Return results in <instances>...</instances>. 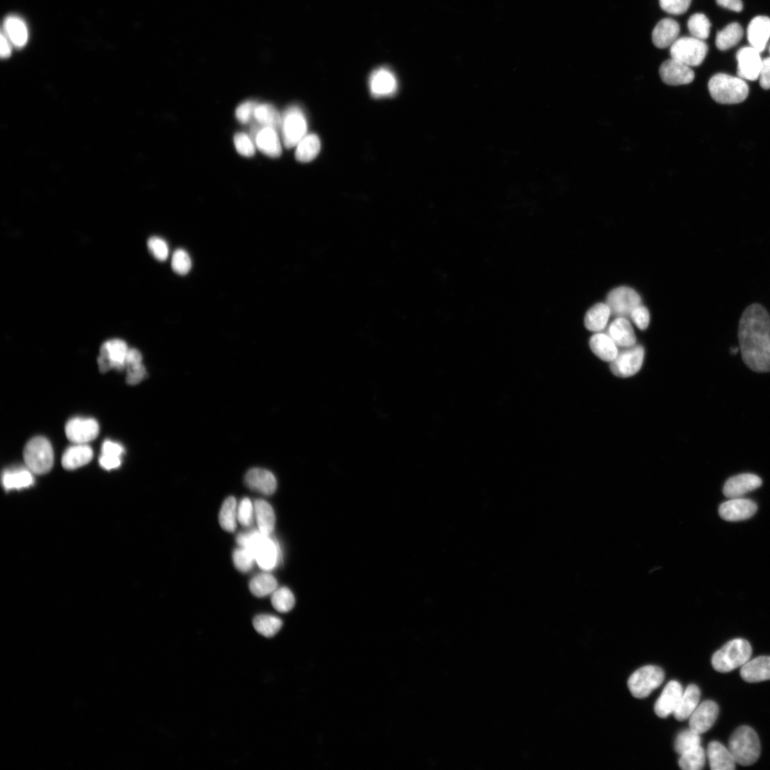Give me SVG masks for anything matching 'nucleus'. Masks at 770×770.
<instances>
[{
	"label": "nucleus",
	"instance_id": "20",
	"mask_svg": "<svg viewBox=\"0 0 770 770\" xmlns=\"http://www.w3.org/2000/svg\"><path fill=\"white\" fill-rule=\"evenodd\" d=\"M762 484L760 478L753 474H742L730 478L725 484L724 493L730 499L740 498L741 496L753 491Z\"/></svg>",
	"mask_w": 770,
	"mask_h": 770
},
{
	"label": "nucleus",
	"instance_id": "56",
	"mask_svg": "<svg viewBox=\"0 0 770 770\" xmlns=\"http://www.w3.org/2000/svg\"><path fill=\"white\" fill-rule=\"evenodd\" d=\"M99 464L107 470L116 469L120 466L121 460L120 457L102 455L99 458Z\"/></svg>",
	"mask_w": 770,
	"mask_h": 770
},
{
	"label": "nucleus",
	"instance_id": "6",
	"mask_svg": "<svg viewBox=\"0 0 770 770\" xmlns=\"http://www.w3.org/2000/svg\"><path fill=\"white\" fill-rule=\"evenodd\" d=\"M24 459L32 473L37 475L48 473L54 464V452L51 442L42 437L32 439L24 447Z\"/></svg>",
	"mask_w": 770,
	"mask_h": 770
},
{
	"label": "nucleus",
	"instance_id": "38",
	"mask_svg": "<svg viewBox=\"0 0 770 770\" xmlns=\"http://www.w3.org/2000/svg\"><path fill=\"white\" fill-rule=\"evenodd\" d=\"M253 624L259 634L265 638H272L280 631L283 622L277 616L263 614L254 619Z\"/></svg>",
	"mask_w": 770,
	"mask_h": 770
},
{
	"label": "nucleus",
	"instance_id": "18",
	"mask_svg": "<svg viewBox=\"0 0 770 770\" xmlns=\"http://www.w3.org/2000/svg\"><path fill=\"white\" fill-rule=\"evenodd\" d=\"M718 714L719 708L714 701H704L690 717V728L699 735L705 733L712 727Z\"/></svg>",
	"mask_w": 770,
	"mask_h": 770
},
{
	"label": "nucleus",
	"instance_id": "14",
	"mask_svg": "<svg viewBox=\"0 0 770 770\" xmlns=\"http://www.w3.org/2000/svg\"><path fill=\"white\" fill-rule=\"evenodd\" d=\"M738 77L744 80L756 81L760 78L762 60L760 53L752 46H744L737 54Z\"/></svg>",
	"mask_w": 770,
	"mask_h": 770
},
{
	"label": "nucleus",
	"instance_id": "61",
	"mask_svg": "<svg viewBox=\"0 0 770 770\" xmlns=\"http://www.w3.org/2000/svg\"><path fill=\"white\" fill-rule=\"evenodd\" d=\"M769 53H770V46H769Z\"/></svg>",
	"mask_w": 770,
	"mask_h": 770
},
{
	"label": "nucleus",
	"instance_id": "45",
	"mask_svg": "<svg viewBox=\"0 0 770 770\" xmlns=\"http://www.w3.org/2000/svg\"><path fill=\"white\" fill-rule=\"evenodd\" d=\"M171 267L179 275L188 274L192 268V261L189 254L184 250H177L173 254Z\"/></svg>",
	"mask_w": 770,
	"mask_h": 770
},
{
	"label": "nucleus",
	"instance_id": "3",
	"mask_svg": "<svg viewBox=\"0 0 770 770\" xmlns=\"http://www.w3.org/2000/svg\"><path fill=\"white\" fill-rule=\"evenodd\" d=\"M708 89L714 100L722 105L742 103L749 94L745 80L724 73H717L710 80Z\"/></svg>",
	"mask_w": 770,
	"mask_h": 770
},
{
	"label": "nucleus",
	"instance_id": "40",
	"mask_svg": "<svg viewBox=\"0 0 770 770\" xmlns=\"http://www.w3.org/2000/svg\"><path fill=\"white\" fill-rule=\"evenodd\" d=\"M278 587V582L274 577L268 574H261L256 576L250 582L251 592L258 598L274 592Z\"/></svg>",
	"mask_w": 770,
	"mask_h": 770
},
{
	"label": "nucleus",
	"instance_id": "37",
	"mask_svg": "<svg viewBox=\"0 0 770 770\" xmlns=\"http://www.w3.org/2000/svg\"><path fill=\"white\" fill-rule=\"evenodd\" d=\"M238 509L236 500L233 496L226 500L219 513V523L221 528L228 532H234L237 527Z\"/></svg>",
	"mask_w": 770,
	"mask_h": 770
},
{
	"label": "nucleus",
	"instance_id": "4",
	"mask_svg": "<svg viewBox=\"0 0 770 770\" xmlns=\"http://www.w3.org/2000/svg\"><path fill=\"white\" fill-rule=\"evenodd\" d=\"M729 751L736 763L742 766L753 764L759 759L761 752L758 734L751 727H740L730 737Z\"/></svg>",
	"mask_w": 770,
	"mask_h": 770
},
{
	"label": "nucleus",
	"instance_id": "58",
	"mask_svg": "<svg viewBox=\"0 0 770 770\" xmlns=\"http://www.w3.org/2000/svg\"><path fill=\"white\" fill-rule=\"evenodd\" d=\"M0 46H1V49H0V53H1L2 58H9L11 55L12 49L10 44L9 42V39L4 33L1 34V38H0Z\"/></svg>",
	"mask_w": 770,
	"mask_h": 770
},
{
	"label": "nucleus",
	"instance_id": "42",
	"mask_svg": "<svg viewBox=\"0 0 770 770\" xmlns=\"http://www.w3.org/2000/svg\"><path fill=\"white\" fill-rule=\"evenodd\" d=\"M706 760L704 749L699 746L681 755L679 764L684 770H700L704 767Z\"/></svg>",
	"mask_w": 770,
	"mask_h": 770
},
{
	"label": "nucleus",
	"instance_id": "34",
	"mask_svg": "<svg viewBox=\"0 0 770 770\" xmlns=\"http://www.w3.org/2000/svg\"><path fill=\"white\" fill-rule=\"evenodd\" d=\"M2 482L8 491L21 489L32 486L34 484V478L32 471L28 469L7 470L3 475Z\"/></svg>",
	"mask_w": 770,
	"mask_h": 770
},
{
	"label": "nucleus",
	"instance_id": "59",
	"mask_svg": "<svg viewBox=\"0 0 770 770\" xmlns=\"http://www.w3.org/2000/svg\"><path fill=\"white\" fill-rule=\"evenodd\" d=\"M141 363H142V356L141 353L136 349H130L126 358V367Z\"/></svg>",
	"mask_w": 770,
	"mask_h": 770
},
{
	"label": "nucleus",
	"instance_id": "52",
	"mask_svg": "<svg viewBox=\"0 0 770 770\" xmlns=\"http://www.w3.org/2000/svg\"><path fill=\"white\" fill-rule=\"evenodd\" d=\"M631 317L636 326L642 331L647 329L649 326L650 313L644 306H638L631 313Z\"/></svg>",
	"mask_w": 770,
	"mask_h": 770
},
{
	"label": "nucleus",
	"instance_id": "49",
	"mask_svg": "<svg viewBox=\"0 0 770 770\" xmlns=\"http://www.w3.org/2000/svg\"><path fill=\"white\" fill-rule=\"evenodd\" d=\"M691 2L692 0H659L661 9L674 15L685 13L690 8Z\"/></svg>",
	"mask_w": 770,
	"mask_h": 770
},
{
	"label": "nucleus",
	"instance_id": "54",
	"mask_svg": "<svg viewBox=\"0 0 770 770\" xmlns=\"http://www.w3.org/2000/svg\"><path fill=\"white\" fill-rule=\"evenodd\" d=\"M759 80L762 89H770V57L762 60Z\"/></svg>",
	"mask_w": 770,
	"mask_h": 770
},
{
	"label": "nucleus",
	"instance_id": "41",
	"mask_svg": "<svg viewBox=\"0 0 770 770\" xmlns=\"http://www.w3.org/2000/svg\"><path fill=\"white\" fill-rule=\"evenodd\" d=\"M688 28L692 37L704 41L710 36L711 23L704 14L697 13L689 18Z\"/></svg>",
	"mask_w": 770,
	"mask_h": 770
},
{
	"label": "nucleus",
	"instance_id": "22",
	"mask_svg": "<svg viewBox=\"0 0 770 770\" xmlns=\"http://www.w3.org/2000/svg\"><path fill=\"white\" fill-rule=\"evenodd\" d=\"M245 484L251 489L265 495H271L277 489V481L270 471L254 468L247 471L245 478Z\"/></svg>",
	"mask_w": 770,
	"mask_h": 770
},
{
	"label": "nucleus",
	"instance_id": "24",
	"mask_svg": "<svg viewBox=\"0 0 770 770\" xmlns=\"http://www.w3.org/2000/svg\"><path fill=\"white\" fill-rule=\"evenodd\" d=\"M607 335L618 347L626 349L634 346L636 336L631 322L624 317H618L609 326Z\"/></svg>",
	"mask_w": 770,
	"mask_h": 770
},
{
	"label": "nucleus",
	"instance_id": "33",
	"mask_svg": "<svg viewBox=\"0 0 770 770\" xmlns=\"http://www.w3.org/2000/svg\"><path fill=\"white\" fill-rule=\"evenodd\" d=\"M6 35L17 47H21L28 42V31L26 23L18 17H8L4 24Z\"/></svg>",
	"mask_w": 770,
	"mask_h": 770
},
{
	"label": "nucleus",
	"instance_id": "50",
	"mask_svg": "<svg viewBox=\"0 0 770 770\" xmlns=\"http://www.w3.org/2000/svg\"><path fill=\"white\" fill-rule=\"evenodd\" d=\"M148 250L153 256L159 261H166L169 255L168 246L166 242L159 237H152L148 240Z\"/></svg>",
	"mask_w": 770,
	"mask_h": 770
},
{
	"label": "nucleus",
	"instance_id": "17",
	"mask_svg": "<svg viewBox=\"0 0 770 770\" xmlns=\"http://www.w3.org/2000/svg\"><path fill=\"white\" fill-rule=\"evenodd\" d=\"M683 692V688L680 683L676 681L669 682L655 704L656 714L661 718H665L670 715L674 714Z\"/></svg>",
	"mask_w": 770,
	"mask_h": 770
},
{
	"label": "nucleus",
	"instance_id": "51",
	"mask_svg": "<svg viewBox=\"0 0 770 770\" xmlns=\"http://www.w3.org/2000/svg\"><path fill=\"white\" fill-rule=\"evenodd\" d=\"M257 106L258 105L253 101H247L241 104L236 110V116L238 121L243 124L250 123L253 116L254 117Z\"/></svg>",
	"mask_w": 770,
	"mask_h": 770
},
{
	"label": "nucleus",
	"instance_id": "47",
	"mask_svg": "<svg viewBox=\"0 0 770 770\" xmlns=\"http://www.w3.org/2000/svg\"><path fill=\"white\" fill-rule=\"evenodd\" d=\"M234 144L239 155L245 157H252L256 153V147L252 139L244 133L236 134L234 137Z\"/></svg>",
	"mask_w": 770,
	"mask_h": 770
},
{
	"label": "nucleus",
	"instance_id": "12",
	"mask_svg": "<svg viewBox=\"0 0 770 770\" xmlns=\"http://www.w3.org/2000/svg\"><path fill=\"white\" fill-rule=\"evenodd\" d=\"M639 295L632 288L620 287L613 290L608 295L607 305L611 315L618 317H631L633 311L640 306Z\"/></svg>",
	"mask_w": 770,
	"mask_h": 770
},
{
	"label": "nucleus",
	"instance_id": "36",
	"mask_svg": "<svg viewBox=\"0 0 770 770\" xmlns=\"http://www.w3.org/2000/svg\"><path fill=\"white\" fill-rule=\"evenodd\" d=\"M744 31L740 24L733 22L728 24L723 30L717 33L715 44L721 51L737 45L742 40Z\"/></svg>",
	"mask_w": 770,
	"mask_h": 770
},
{
	"label": "nucleus",
	"instance_id": "48",
	"mask_svg": "<svg viewBox=\"0 0 770 770\" xmlns=\"http://www.w3.org/2000/svg\"><path fill=\"white\" fill-rule=\"evenodd\" d=\"M255 507L248 498L243 499L238 508V520L243 527H250L253 523Z\"/></svg>",
	"mask_w": 770,
	"mask_h": 770
},
{
	"label": "nucleus",
	"instance_id": "19",
	"mask_svg": "<svg viewBox=\"0 0 770 770\" xmlns=\"http://www.w3.org/2000/svg\"><path fill=\"white\" fill-rule=\"evenodd\" d=\"M757 505L742 498H733L719 508V516L728 521H739L751 518L757 511Z\"/></svg>",
	"mask_w": 770,
	"mask_h": 770
},
{
	"label": "nucleus",
	"instance_id": "25",
	"mask_svg": "<svg viewBox=\"0 0 770 770\" xmlns=\"http://www.w3.org/2000/svg\"><path fill=\"white\" fill-rule=\"evenodd\" d=\"M278 130L264 127L256 130L255 141L257 148L264 155L271 158H278L282 154L281 142Z\"/></svg>",
	"mask_w": 770,
	"mask_h": 770
},
{
	"label": "nucleus",
	"instance_id": "13",
	"mask_svg": "<svg viewBox=\"0 0 770 770\" xmlns=\"http://www.w3.org/2000/svg\"><path fill=\"white\" fill-rule=\"evenodd\" d=\"M659 73L661 80L669 86L689 85L694 79V72L691 67L674 58L662 63Z\"/></svg>",
	"mask_w": 770,
	"mask_h": 770
},
{
	"label": "nucleus",
	"instance_id": "7",
	"mask_svg": "<svg viewBox=\"0 0 770 770\" xmlns=\"http://www.w3.org/2000/svg\"><path fill=\"white\" fill-rule=\"evenodd\" d=\"M708 52L707 44L693 37L679 38L670 46V56L692 67L702 64Z\"/></svg>",
	"mask_w": 770,
	"mask_h": 770
},
{
	"label": "nucleus",
	"instance_id": "16",
	"mask_svg": "<svg viewBox=\"0 0 770 770\" xmlns=\"http://www.w3.org/2000/svg\"><path fill=\"white\" fill-rule=\"evenodd\" d=\"M369 91L375 98L393 96L399 88L394 74L387 68H380L371 73L369 80Z\"/></svg>",
	"mask_w": 770,
	"mask_h": 770
},
{
	"label": "nucleus",
	"instance_id": "10",
	"mask_svg": "<svg viewBox=\"0 0 770 770\" xmlns=\"http://www.w3.org/2000/svg\"><path fill=\"white\" fill-rule=\"evenodd\" d=\"M645 357L644 349L641 345L626 347L619 351L616 358L611 362L612 374L619 378H630L640 371Z\"/></svg>",
	"mask_w": 770,
	"mask_h": 770
},
{
	"label": "nucleus",
	"instance_id": "2",
	"mask_svg": "<svg viewBox=\"0 0 770 770\" xmlns=\"http://www.w3.org/2000/svg\"><path fill=\"white\" fill-rule=\"evenodd\" d=\"M240 548L250 550L254 555L256 561L261 568L270 570L280 563L281 550L278 543L270 536L254 530L240 534L236 539Z\"/></svg>",
	"mask_w": 770,
	"mask_h": 770
},
{
	"label": "nucleus",
	"instance_id": "32",
	"mask_svg": "<svg viewBox=\"0 0 770 770\" xmlns=\"http://www.w3.org/2000/svg\"><path fill=\"white\" fill-rule=\"evenodd\" d=\"M255 514L259 531L264 535L270 536L276 525V515L272 507L263 500L254 503Z\"/></svg>",
	"mask_w": 770,
	"mask_h": 770
},
{
	"label": "nucleus",
	"instance_id": "57",
	"mask_svg": "<svg viewBox=\"0 0 770 770\" xmlns=\"http://www.w3.org/2000/svg\"><path fill=\"white\" fill-rule=\"evenodd\" d=\"M718 6L733 12H740L743 9L742 0H716Z\"/></svg>",
	"mask_w": 770,
	"mask_h": 770
},
{
	"label": "nucleus",
	"instance_id": "27",
	"mask_svg": "<svg viewBox=\"0 0 770 770\" xmlns=\"http://www.w3.org/2000/svg\"><path fill=\"white\" fill-rule=\"evenodd\" d=\"M708 757L710 768L712 770H733L735 769L736 762L730 751L719 742L713 741L709 744Z\"/></svg>",
	"mask_w": 770,
	"mask_h": 770
},
{
	"label": "nucleus",
	"instance_id": "60",
	"mask_svg": "<svg viewBox=\"0 0 770 770\" xmlns=\"http://www.w3.org/2000/svg\"><path fill=\"white\" fill-rule=\"evenodd\" d=\"M739 351H740V347H731V349H730V353H731L732 355H737V353H738Z\"/></svg>",
	"mask_w": 770,
	"mask_h": 770
},
{
	"label": "nucleus",
	"instance_id": "23",
	"mask_svg": "<svg viewBox=\"0 0 770 770\" xmlns=\"http://www.w3.org/2000/svg\"><path fill=\"white\" fill-rule=\"evenodd\" d=\"M748 38L751 46L762 53L770 38V18L758 16L753 19L749 26Z\"/></svg>",
	"mask_w": 770,
	"mask_h": 770
},
{
	"label": "nucleus",
	"instance_id": "9",
	"mask_svg": "<svg viewBox=\"0 0 770 770\" xmlns=\"http://www.w3.org/2000/svg\"><path fill=\"white\" fill-rule=\"evenodd\" d=\"M282 139L287 148L295 147L308 134V121L303 110L293 106L282 116Z\"/></svg>",
	"mask_w": 770,
	"mask_h": 770
},
{
	"label": "nucleus",
	"instance_id": "53",
	"mask_svg": "<svg viewBox=\"0 0 770 770\" xmlns=\"http://www.w3.org/2000/svg\"><path fill=\"white\" fill-rule=\"evenodd\" d=\"M126 369L128 371L127 383L130 385L140 383L146 376V371L142 363L128 365Z\"/></svg>",
	"mask_w": 770,
	"mask_h": 770
},
{
	"label": "nucleus",
	"instance_id": "55",
	"mask_svg": "<svg viewBox=\"0 0 770 770\" xmlns=\"http://www.w3.org/2000/svg\"><path fill=\"white\" fill-rule=\"evenodd\" d=\"M123 446L112 441H105L103 445V455L121 457L123 453Z\"/></svg>",
	"mask_w": 770,
	"mask_h": 770
},
{
	"label": "nucleus",
	"instance_id": "8",
	"mask_svg": "<svg viewBox=\"0 0 770 770\" xmlns=\"http://www.w3.org/2000/svg\"><path fill=\"white\" fill-rule=\"evenodd\" d=\"M665 679L662 668L656 665L644 666L634 672L630 677L628 686L636 699H642L660 686Z\"/></svg>",
	"mask_w": 770,
	"mask_h": 770
},
{
	"label": "nucleus",
	"instance_id": "44",
	"mask_svg": "<svg viewBox=\"0 0 770 770\" xmlns=\"http://www.w3.org/2000/svg\"><path fill=\"white\" fill-rule=\"evenodd\" d=\"M701 735L690 728L682 731L676 737L675 750L681 755L695 748L701 746Z\"/></svg>",
	"mask_w": 770,
	"mask_h": 770
},
{
	"label": "nucleus",
	"instance_id": "11",
	"mask_svg": "<svg viewBox=\"0 0 770 770\" xmlns=\"http://www.w3.org/2000/svg\"><path fill=\"white\" fill-rule=\"evenodd\" d=\"M125 342L115 339L105 342L101 347L100 356L98 358L99 370L103 374L112 369L122 371L126 369V358L129 351Z\"/></svg>",
	"mask_w": 770,
	"mask_h": 770
},
{
	"label": "nucleus",
	"instance_id": "35",
	"mask_svg": "<svg viewBox=\"0 0 770 770\" xmlns=\"http://www.w3.org/2000/svg\"><path fill=\"white\" fill-rule=\"evenodd\" d=\"M295 147L296 159L301 163H308L314 160L319 155L321 143L316 134H309L304 137Z\"/></svg>",
	"mask_w": 770,
	"mask_h": 770
},
{
	"label": "nucleus",
	"instance_id": "39",
	"mask_svg": "<svg viewBox=\"0 0 770 770\" xmlns=\"http://www.w3.org/2000/svg\"><path fill=\"white\" fill-rule=\"evenodd\" d=\"M254 118L264 127L277 130L281 128L282 116L277 110L270 105H258L255 110Z\"/></svg>",
	"mask_w": 770,
	"mask_h": 770
},
{
	"label": "nucleus",
	"instance_id": "30",
	"mask_svg": "<svg viewBox=\"0 0 770 770\" xmlns=\"http://www.w3.org/2000/svg\"><path fill=\"white\" fill-rule=\"evenodd\" d=\"M701 699V690L697 685H690L683 692L679 705L674 712L679 721L690 718L699 706Z\"/></svg>",
	"mask_w": 770,
	"mask_h": 770
},
{
	"label": "nucleus",
	"instance_id": "5",
	"mask_svg": "<svg viewBox=\"0 0 770 770\" xmlns=\"http://www.w3.org/2000/svg\"><path fill=\"white\" fill-rule=\"evenodd\" d=\"M752 652L751 645L748 640L734 639L713 655L712 665L717 672L728 673L746 664L751 659Z\"/></svg>",
	"mask_w": 770,
	"mask_h": 770
},
{
	"label": "nucleus",
	"instance_id": "46",
	"mask_svg": "<svg viewBox=\"0 0 770 770\" xmlns=\"http://www.w3.org/2000/svg\"><path fill=\"white\" fill-rule=\"evenodd\" d=\"M233 559L236 568L243 573L250 571L256 561L253 553L250 550L243 548L235 550Z\"/></svg>",
	"mask_w": 770,
	"mask_h": 770
},
{
	"label": "nucleus",
	"instance_id": "29",
	"mask_svg": "<svg viewBox=\"0 0 770 770\" xmlns=\"http://www.w3.org/2000/svg\"><path fill=\"white\" fill-rule=\"evenodd\" d=\"M592 352L601 360L611 362L618 354V349L613 340L604 333L593 335L590 340Z\"/></svg>",
	"mask_w": 770,
	"mask_h": 770
},
{
	"label": "nucleus",
	"instance_id": "21",
	"mask_svg": "<svg viewBox=\"0 0 770 770\" xmlns=\"http://www.w3.org/2000/svg\"><path fill=\"white\" fill-rule=\"evenodd\" d=\"M680 32V24L677 21L672 18L663 19L653 30V43L659 49L672 46L679 39Z\"/></svg>",
	"mask_w": 770,
	"mask_h": 770
},
{
	"label": "nucleus",
	"instance_id": "15",
	"mask_svg": "<svg viewBox=\"0 0 770 770\" xmlns=\"http://www.w3.org/2000/svg\"><path fill=\"white\" fill-rule=\"evenodd\" d=\"M67 438L76 444H86L98 435L99 426L94 419L73 418L65 428Z\"/></svg>",
	"mask_w": 770,
	"mask_h": 770
},
{
	"label": "nucleus",
	"instance_id": "43",
	"mask_svg": "<svg viewBox=\"0 0 770 770\" xmlns=\"http://www.w3.org/2000/svg\"><path fill=\"white\" fill-rule=\"evenodd\" d=\"M271 603L277 611L281 613L290 611L295 604L293 593L286 587H282L273 592Z\"/></svg>",
	"mask_w": 770,
	"mask_h": 770
},
{
	"label": "nucleus",
	"instance_id": "31",
	"mask_svg": "<svg viewBox=\"0 0 770 770\" xmlns=\"http://www.w3.org/2000/svg\"><path fill=\"white\" fill-rule=\"evenodd\" d=\"M611 315L607 304H598L592 307L585 317V326L590 331L600 332L605 329Z\"/></svg>",
	"mask_w": 770,
	"mask_h": 770
},
{
	"label": "nucleus",
	"instance_id": "26",
	"mask_svg": "<svg viewBox=\"0 0 770 770\" xmlns=\"http://www.w3.org/2000/svg\"><path fill=\"white\" fill-rule=\"evenodd\" d=\"M740 675L749 683L770 680V656H761L749 661L742 667Z\"/></svg>",
	"mask_w": 770,
	"mask_h": 770
},
{
	"label": "nucleus",
	"instance_id": "28",
	"mask_svg": "<svg viewBox=\"0 0 770 770\" xmlns=\"http://www.w3.org/2000/svg\"><path fill=\"white\" fill-rule=\"evenodd\" d=\"M93 458V450L86 444H76L69 447L64 453L62 459V464L64 469L73 470L82 467Z\"/></svg>",
	"mask_w": 770,
	"mask_h": 770
},
{
	"label": "nucleus",
	"instance_id": "1",
	"mask_svg": "<svg viewBox=\"0 0 770 770\" xmlns=\"http://www.w3.org/2000/svg\"><path fill=\"white\" fill-rule=\"evenodd\" d=\"M740 351L745 363L758 374L770 371V315L755 303L743 311L739 321Z\"/></svg>",
	"mask_w": 770,
	"mask_h": 770
}]
</instances>
